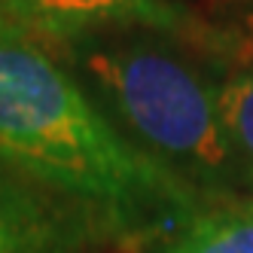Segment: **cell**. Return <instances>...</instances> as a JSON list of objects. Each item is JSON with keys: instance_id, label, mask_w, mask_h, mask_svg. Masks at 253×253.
Here are the masks:
<instances>
[{"instance_id": "4", "label": "cell", "mask_w": 253, "mask_h": 253, "mask_svg": "<svg viewBox=\"0 0 253 253\" xmlns=\"http://www.w3.org/2000/svg\"><path fill=\"white\" fill-rule=\"evenodd\" d=\"M0 168V253H80L85 216H104L74 198Z\"/></svg>"}, {"instance_id": "5", "label": "cell", "mask_w": 253, "mask_h": 253, "mask_svg": "<svg viewBox=\"0 0 253 253\" xmlns=\"http://www.w3.org/2000/svg\"><path fill=\"white\" fill-rule=\"evenodd\" d=\"M162 253H253V195L195 211Z\"/></svg>"}, {"instance_id": "3", "label": "cell", "mask_w": 253, "mask_h": 253, "mask_svg": "<svg viewBox=\"0 0 253 253\" xmlns=\"http://www.w3.org/2000/svg\"><path fill=\"white\" fill-rule=\"evenodd\" d=\"M107 28H147L177 37L205 34L174 0H0V37L37 46H74Z\"/></svg>"}, {"instance_id": "6", "label": "cell", "mask_w": 253, "mask_h": 253, "mask_svg": "<svg viewBox=\"0 0 253 253\" xmlns=\"http://www.w3.org/2000/svg\"><path fill=\"white\" fill-rule=\"evenodd\" d=\"M216 104L235 150L253 171V70L229 77L216 88Z\"/></svg>"}, {"instance_id": "1", "label": "cell", "mask_w": 253, "mask_h": 253, "mask_svg": "<svg viewBox=\"0 0 253 253\" xmlns=\"http://www.w3.org/2000/svg\"><path fill=\"white\" fill-rule=\"evenodd\" d=\"M0 168L110 220L202 211V195L125 140L49 49L19 37H0Z\"/></svg>"}, {"instance_id": "2", "label": "cell", "mask_w": 253, "mask_h": 253, "mask_svg": "<svg viewBox=\"0 0 253 253\" xmlns=\"http://www.w3.org/2000/svg\"><path fill=\"white\" fill-rule=\"evenodd\" d=\"M74 58L159 165L211 202L253 195V171L226 131L216 88L192 64L153 43L83 46Z\"/></svg>"}]
</instances>
